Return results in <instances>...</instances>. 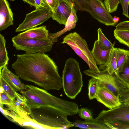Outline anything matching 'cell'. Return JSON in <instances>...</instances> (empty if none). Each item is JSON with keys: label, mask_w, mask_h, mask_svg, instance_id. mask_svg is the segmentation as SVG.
<instances>
[{"label": "cell", "mask_w": 129, "mask_h": 129, "mask_svg": "<svg viewBox=\"0 0 129 129\" xmlns=\"http://www.w3.org/2000/svg\"><path fill=\"white\" fill-rule=\"evenodd\" d=\"M17 57L12 67L19 78L46 90H59L62 88V78L58 67L48 55L26 52L17 54Z\"/></svg>", "instance_id": "obj_1"}, {"label": "cell", "mask_w": 129, "mask_h": 129, "mask_svg": "<svg viewBox=\"0 0 129 129\" xmlns=\"http://www.w3.org/2000/svg\"><path fill=\"white\" fill-rule=\"evenodd\" d=\"M26 100L31 109L47 107L60 110L68 116L77 114L79 109L76 103L57 97L46 90L31 85H25V89L20 92Z\"/></svg>", "instance_id": "obj_2"}, {"label": "cell", "mask_w": 129, "mask_h": 129, "mask_svg": "<svg viewBox=\"0 0 129 129\" xmlns=\"http://www.w3.org/2000/svg\"><path fill=\"white\" fill-rule=\"evenodd\" d=\"M62 87L66 95L74 99L81 92L83 86L82 75L79 62L72 58L66 61L62 71Z\"/></svg>", "instance_id": "obj_3"}, {"label": "cell", "mask_w": 129, "mask_h": 129, "mask_svg": "<svg viewBox=\"0 0 129 129\" xmlns=\"http://www.w3.org/2000/svg\"><path fill=\"white\" fill-rule=\"evenodd\" d=\"M29 115L35 123L42 128L67 129L74 126L73 123L68 120L67 114L54 108H49L47 115L31 109Z\"/></svg>", "instance_id": "obj_4"}, {"label": "cell", "mask_w": 129, "mask_h": 129, "mask_svg": "<svg viewBox=\"0 0 129 129\" xmlns=\"http://www.w3.org/2000/svg\"><path fill=\"white\" fill-rule=\"evenodd\" d=\"M76 10L88 12L94 19L107 26H114L116 23L100 0H71Z\"/></svg>", "instance_id": "obj_5"}, {"label": "cell", "mask_w": 129, "mask_h": 129, "mask_svg": "<svg viewBox=\"0 0 129 129\" xmlns=\"http://www.w3.org/2000/svg\"><path fill=\"white\" fill-rule=\"evenodd\" d=\"M60 43L66 44L69 46L87 64L90 70L96 72L100 71L86 42L77 33L74 32L67 35Z\"/></svg>", "instance_id": "obj_6"}, {"label": "cell", "mask_w": 129, "mask_h": 129, "mask_svg": "<svg viewBox=\"0 0 129 129\" xmlns=\"http://www.w3.org/2000/svg\"><path fill=\"white\" fill-rule=\"evenodd\" d=\"M12 40L13 45L16 50L31 53L49 52L54 44L49 38L42 39H24L16 36L12 38Z\"/></svg>", "instance_id": "obj_7"}, {"label": "cell", "mask_w": 129, "mask_h": 129, "mask_svg": "<svg viewBox=\"0 0 129 129\" xmlns=\"http://www.w3.org/2000/svg\"><path fill=\"white\" fill-rule=\"evenodd\" d=\"M104 124L115 121L122 124V129H129V106L124 103L111 109L103 110L95 118Z\"/></svg>", "instance_id": "obj_8"}, {"label": "cell", "mask_w": 129, "mask_h": 129, "mask_svg": "<svg viewBox=\"0 0 129 129\" xmlns=\"http://www.w3.org/2000/svg\"><path fill=\"white\" fill-rule=\"evenodd\" d=\"M86 75L96 79L115 95L119 96L123 89H128V86L116 75L109 74L105 70L96 72L89 69L84 71Z\"/></svg>", "instance_id": "obj_9"}, {"label": "cell", "mask_w": 129, "mask_h": 129, "mask_svg": "<svg viewBox=\"0 0 129 129\" xmlns=\"http://www.w3.org/2000/svg\"><path fill=\"white\" fill-rule=\"evenodd\" d=\"M52 12L46 6H41L27 14L23 21L16 29V32L26 30L41 24L50 18Z\"/></svg>", "instance_id": "obj_10"}, {"label": "cell", "mask_w": 129, "mask_h": 129, "mask_svg": "<svg viewBox=\"0 0 129 129\" xmlns=\"http://www.w3.org/2000/svg\"><path fill=\"white\" fill-rule=\"evenodd\" d=\"M95 99L109 109L114 108L122 104L119 96L115 95L99 81Z\"/></svg>", "instance_id": "obj_11"}, {"label": "cell", "mask_w": 129, "mask_h": 129, "mask_svg": "<svg viewBox=\"0 0 129 129\" xmlns=\"http://www.w3.org/2000/svg\"><path fill=\"white\" fill-rule=\"evenodd\" d=\"M16 99L15 104L13 106H6V109L12 111L18 114L25 121L26 124L31 122L32 119L30 117L31 109L28 105L26 100L22 95L16 92Z\"/></svg>", "instance_id": "obj_12"}, {"label": "cell", "mask_w": 129, "mask_h": 129, "mask_svg": "<svg viewBox=\"0 0 129 129\" xmlns=\"http://www.w3.org/2000/svg\"><path fill=\"white\" fill-rule=\"evenodd\" d=\"M71 0H58L57 8L51 18L60 24L65 25L72 10Z\"/></svg>", "instance_id": "obj_13"}, {"label": "cell", "mask_w": 129, "mask_h": 129, "mask_svg": "<svg viewBox=\"0 0 129 129\" xmlns=\"http://www.w3.org/2000/svg\"><path fill=\"white\" fill-rule=\"evenodd\" d=\"M13 14L7 0H0V31L13 23Z\"/></svg>", "instance_id": "obj_14"}, {"label": "cell", "mask_w": 129, "mask_h": 129, "mask_svg": "<svg viewBox=\"0 0 129 129\" xmlns=\"http://www.w3.org/2000/svg\"><path fill=\"white\" fill-rule=\"evenodd\" d=\"M77 10L72 3V10L68 18L64 28L62 30L54 33H49L48 38L53 43L56 42L57 39L66 32L74 28L76 26L78 18L76 14Z\"/></svg>", "instance_id": "obj_15"}, {"label": "cell", "mask_w": 129, "mask_h": 129, "mask_svg": "<svg viewBox=\"0 0 129 129\" xmlns=\"http://www.w3.org/2000/svg\"><path fill=\"white\" fill-rule=\"evenodd\" d=\"M0 75L16 92H20L25 89V85L22 83L17 75L9 70L7 66L0 71Z\"/></svg>", "instance_id": "obj_16"}, {"label": "cell", "mask_w": 129, "mask_h": 129, "mask_svg": "<svg viewBox=\"0 0 129 129\" xmlns=\"http://www.w3.org/2000/svg\"><path fill=\"white\" fill-rule=\"evenodd\" d=\"M49 33L46 26L43 25L28 29L16 36L24 39H46L48 38Z\"/></svg>", "instance_id": "obj_17"}, {"label": "cell", "mask_w": 129, "mask_h": 129, "mask_svg": "<svg viewBox=\"0 0 129 129\" xmlns=\"http://www.w3.org/2000/svg\"><path fill=\"white\" fill-rule=\"evenodd\" d=\"M111 49H103L99 46L97 40L95 41L91 51L97 65L103 66H106Z\"/></svg>", "instance_id": "obj_18"}, {"label": "cell", "mask_w": 129, "mask_h": 129, "mask_svg": "<svg viewBox=\"0 0 129 129\" xmlns=\"http://www.w3.org/2000/svg\"><path fill=\"white\" fill-rule=\"evenodd\" d=\"M73 123L74 126L82 129H109L106 125L98 121L95 118L84 120H76Z\"/></svg>", "instance_id": "obj_19"}, {"label": "cell", "mask_w": 129, "mask_h": 129, "mask_svg": "<svg viewBox=\"0 0 129 129\" xmlns=\"http://www.w3.org/2000/svg\"><path fill=\"white\" fill-rule=\"evenodd\" d=\"M116 49L117 48L114 46L111 49L109 55L107 64L105 66L106 68L104 70L110 74L115 73L121 80L117 67Z\"/></svg>", "instance_id": "obj_20"}, {"label": "cell", "mask_w": 129, "mask_h": 129, "mask_svg": "<svg viewBox=\"0 0 129 129\" xmlns=\"http://www.w3.org/2000/svg\"><path fill=\"white\" fill-rule=\"evenodd\" d=\"M129 58V50L117 48V65L119 73L122 71Z\"/></svg>", "instance_id": "obj_21"}, {"label": "cell", "mask_w": 129, "mask_h": 129, "mask_svg": "<svg viewBox=\"0 0 129 129\" xmlns=\"http://www.w3.org/2000/svg\"><path fill=\"white\" fill-rule=\"evenodd\" d=\"M6 41L4 36L0 34V71L7 66L9 60L6 47Z\"/></svg>", "instance_id": "obj_22"}, {"label": "cell", "mask_w": 129, "mask_h": 129, "mask_svg": "<svg viewBox=\"0 0 129 129\" xmlns=\"http://www.w3.org/2000/svg\"><path fill=\"white\" fill-rule=\"evenodd\" d=\"M97 33L98 38L97 41L100 47L105 50H111L114 46L115 42L112 44L106 37L100 28L98 29Z\"/></svg>", "instance_id": "obj_23"}, {"label": "cell", "mask_w": 129, "mask_h": 129, "mask_svg": "<svg viewBox=\"0 0 129 129\" xmlns=\"http://www.w3.org/2000/svg\"><path fill=\"white\" fill-rule=\"evenodd\" d=\"M114 35L115 39L120 43L129 48V30L115 29Z\"/></svg>", "instance_id": "obj_24"}, {"label": "cell", "mask_w": 129, "mask_h": 129, "mask_svg": "<svg viewBox=\"0 0 129 129\" xmlns=\"http://www.w3.org/2000/svg\"><path fill=\"white\" fill-rule=\"evenodd\" d=\"M99 81L96 78L92 77L88 81V96L90 100L95 99L98 91Z\"/></svg>", "instance_id": "obj_25"}, {"label": "cell", "mask_w": 129, "mask_h": 129, "mask_svg": "<svg viewBox=\"0 0 129 129\" xmlns=\"http://www.w3.org/2000/svg\"><path fill=\"white\" fill-rule=\"evenodd\" d=\"M0 86L3 88L4 91L12 100H16V91L4 78L0 75Z\"/></svg>", "instance_id": "obj_26"}, {"label": "cell", "mask_w": 129, "mask_h": 129, "mask_svg": "<svg viewBox=\"0 0 129 129\" xmlns=\"http://www.w3.org/2000/svg\"><path fill=\"white\" fill-rule=\"evenodd\" d=\"M119 75L121 81L128 86V89L129 88V58L122 71L119 73Z\"/></svg>", "instance_id": "obj_27"}, {"label": "cell", "mask_w": 129, "mask_h": 129, "mask_svg": "<svg viewBox=\"0 0 129 129\" xmlns=\"http://www.w3.org/2000/svg\"><path fill=\"white\" fill-rule=\"evenodd\" d=\"M120 0H104V4L108 11L110 13L116 11Z\"/></svg>", "instance_id": "obj_28"}, {"label": "cell", "mask_w": 129, "mask_h": 129, "mask_svg": "<svg viewBox=\"0 0 129 129\" xmlns=\"http://www.w3.org/2000/svg\"><path fill=\"white\" fill-rule=\"evenodd\" d=\"M0 93V104L6 106H12L15 104L16 99H12L4 91Z\"/></svg>", "instance_id": "obj_29"}, {"label": "cell", "mask_w": 129, "mask_h": 129, "mask_svg": "<svg viewBox=\"0 0 129 129\" xmlns=\"http://www.w3.org/2000/svg\"><path fill=\"white\" fill-rule=\"evenodd\" d=\"M78 113L81 118L85 120H89L93 118L92 113L90 110L85 108L79 109Z\"/></svg>", "instance_id": "obj_30"}, {"label": "cell", "mask_w": 129, "mask_h": 129, "mask_svg": "<svg viewBox=\"0 0 129 129\" xmlns=\"http://www.w3.org/2000/svg\"><path fill=\"white\" fill-rule=\"evenodd\" d=\"M43 5L47 7L52 13L55 12L58 6V0H42Z\"/></svg>", "instance_id": "obj_31"}, {"label": "cell", "mask_w": 129, "mask_h": 129, "mask_svg": "<svg viewBox=\"0 0 129 129\" xmlns=\"http://www.w3.org/2000/svg\"><path fill=\"white\" fill-rule=\"evenodd\" d=\"M122 10V14L126 17L129 18L128 13L129 0H120Z\"/></svg>", "instance_id": "obj_32"}, {"label": "cell", "mask_w": 129, "mask_h": 129, "mask_svg": "<svg viewBox=\"0 0 129 129\" xmlns=\"http://www.w3.org/2000/svg\"><path fill=\"white\" fill-rule=\"evenodd\" d=\"M115 29L129 30V21L120 22L116 25Z\"/></svg>", "instance_id": "obj_33"}, {"label": "cell", "mask_w": 129, "mask_h": 129, "mask_svg": "<svg viewBox=\"0 0 129 129\" xmlns=\"http://www.w3.org/2000/svg\"><path fill=\"white\" fill-rule=\"evenodd\" d=\"M119 97L120 101L121 103L125 100L129 98V89H122L120 92Z\"/></svg>", "instance_id": "obj_34"}, {"label": "cell", "mask_w": 129, "mask_h": 129, "mask_svg": "<svg viewBox=\"0 0 129 129\" xmlns=\"http://www.w3.org/2000/svg\"><path fill=\"white\" fill-rule=\"evenodd\" d=\"M24 2L27 3L30 5L36 8V6L34 0H22Z\"/></svg>", "instance_id": "obj_35"}, {"label": "cell", "mask_w": 129, "mask_h": 129, "mask_svg": "<svg viewBox=\"0 0 129 129\" xmlns=\"http://www.w3.org/2000/svg\"><path fill=\"white\" fill-rule=\"evenodd\" d=\"M36 6V8L43 5L42 0H34Z\"/></svg>", "instance_id": "obj_36"}, {"label": "cell", "mask_w": 129, "mask_h": 129, "mask_svg": "<svg viewBox=\"0 0 129 129\" xmlns=\"http://www.w3.org/2000/svg\"><path fill=\"white\" fill-rule=\"evenodd\" d=\"M119 20V18L118 17L114 16L113 17V20L115 23H117L118 22Z\"/></svg>", "instance_id": "obj_37"}, {"label": "cell", "mask_w": 129, "mask_h": 129, "mask_svg": "<svg viewBox=\"0 0 129 129\" xmlns=\"http://www.w3.org/2000/svg\"><path fill=\"white\" fill-rule=\"evenodd\" d=\"M122 103H124L129 106V98L124 100Z\"/></svg>", "instance_id": "obj_38"}, {"label": "cell", "mask_w": 129, "mask_h": 129, "mask_svg": "<svg viewBox=\"0 0 129 129\" xmlns=\"http://www.w3.org/2000/svg\"><path fill=\"white\" fill-rule=\"evenodd\" d=\"M9 1H15V0H9Z\"/></svg>", "instance_id": "obj_39"}, {"label": "cell", "mask_w": 129, "mask_h": 129, "mask_svg": "<svg viewBox=\"0 0 129 129\" xmlns=\"http://www.w3.org/2000/svg\"></svg>", "instance_id": "obj_40"}, {"label": "cell", "mask_w": 129, "mask_h": 129, "mask_svg": "<svg viewBox=\"0 0 129 129\" xmlns=\"http://www.w3.org/2000/svg\"><path fill=\"white\" fill-rule=\"evenodd\" d=\"M101 0V1H102V0Z\"/></svg>", "instance_id": "obj_41"}]
</instances>
